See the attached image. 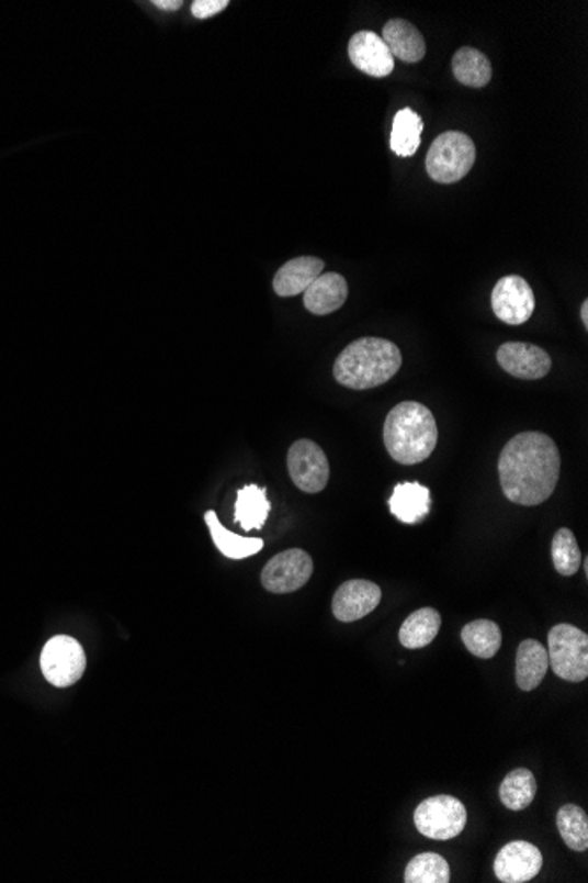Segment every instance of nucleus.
Returning a JSON list of instances; mask_svg holds the SVG:
<instances>
[{
	"label": "nucleus",
	"instance_id": "f257e3e1",
	"mask_svg": "<svg viewBox=\"0 0 588 883\" xmlns=\"http://www.w3.org/2000/svg\"><path fill=\"white\" fill-rule=\"evenodd\" d=\"M500 487L511 503L535 506L550 500L561 478V451L543 433H520L499 457Z\"/></svg>",
	"mask_w": 588,
	"mask_h": 883
},
{
	"label": "nucleus",
	"instance_id": "f03ea898",
	"mask_svg": "<svg viewBox=\"0 0 588 883\" xmlns=\"http://www.w3.org/2000/svg\"><path fill=\"white\" fill-rule=\"evenodd\" d=\"M397 344L380 337H363L349 344L335 360L333 376L346 389L369 390L388 383L400 371Z\"/></svg>",
	"mask_w": 588,
	"mask_h": 883
},
{
	"label": "nucleus",
	"instance_id": "7ed1b4c3",
	"mask_svg": "<svg viewBox=\"0 0 588 883\" xmlns=\"http://www.w3.org/2000/svg\"><path fill=\"white\" fill-rule=\"evenodd\" d=\"M439 439L432 411L421 402H400L384 422V445L398 465L415 466L432 456Z\"/></svg>",
	"mask_w": 588,
	"mask_h": 883
},
{
	"label": "nucleus",
	"instance_id": "20e7f679",
	"mask_svg": "<svg viewBox=\"0 0 588 883\" xmlns=\"http://www.w3.org/2000/svg\"><path fill=\"white\" fill-rule=\"evenodd\" d=\"M476 147L471 136L448 131L433 139L427 154V171L436 182L455 183L473 170Z\"/></svg>",
	"mask_w": 588,
	"mask_h": 883
},
{
	"label": "nucleus",
	"instance_id": "39448f33",
	"mask_svg": "<svg viewBox=\"0 0 588 883\" xmlns=\"http://www.w3.org/2000/svg\"><path fill=\"white\" fill-rule=\"evenodd\" d=\"M549 661L553 672L569 683L588 678V635L573 625H557L549 634Z\"/></svg>",
	"mask_w": 588,
	"mask_h": 883
},
{
	"label": "nucleus",
	"instance_id": "423d86ee",
	"mask_svg": "<svg viewBox=\"0 0 588 883\" xmlns=\"http://www.w3.org/2000/svg\"><path fill=\"white\" fill-rule=\"evenodd\" d=\"M416 829L430 839H451L462 835L467 824V809L453 795H433L416 807Z\"/></svg>",
	"mask_w": 588,
	"mask_h": 883
},
{
	"label": "nucleus",
	"instance_id": "0eeeda50",
	"mask_svg": "<svg viewBox=\"0 0 588 883\" xmlns=\"http://www.w3.org/2000/svg\"><path fill=\"white\" fill-rule=\"evenodd\" d=\"M41 669L54 686H72L86 674V651L75 638L58 635L48 640L41 652Z\"/></svg>",
	"mask_w": 588,
	"mask_h": 883
},
{
	"label": "nucleus",
	"instance_id": "6e6552de",
	"mask_svg": "<svg viewBox=\"0 0 588 883\" xmlns=\"http://www.w3.org/2000/svg\"><path fill=\"white\" fill-rule=\"evenodd\" d=\"M291 480L299 491L317 494L325 491L330 480V462L323 448L310 439L293 443L287 454Z\"/></svg>",
	"mask_w": 588,
	"mask_h": 883
},
{
	"label": "nucleus",
	"instance_id": "1a4fd4ad",
	"mask_svg": "<svg viewBox=\"0 0 588 883\" xmlns=\"http://www.w3.org/2000/svg\"><path fill=\"white\" fill-rule=\"evenodd\" d=\"M313 571V558L305 550H284L268 561L261 573V584L270 593H294L307 584Z\"/></svg>",
	"mask_w": 588,
	"mask_h": 883
},
{
	"label": "nucleus",
	"instance_id": "9d476101",
	"mask_svg": "<svg viewBox=\"0 0 588 883\" xmlns=\"http://www.w3.org/2000/svg\"><path fill=\"white\" fill-rule=\"evenodd\" d=\"M491 309L500 322L523 325L534 314V291L523 277H502L491 291Z\"/></svg>",
	"mask_w": 588,
	"mask_h": 883
},
{
	"label": "nucleus",
	"instance_id": "9b49d317",
	"mask_svg": "<svg viewBox=\"0 0 588 883\" xmlns=\"http://www.w3.org/2000/svg\"><path fill=\"white\" fill-rule=\"evenodd\" d=\"M383 599L381 588L371 580L354 579L343 582L335 593L331 608L342 623L363 619L377 608Z\"/></svg>",
	"mask_w": 588,
	"mask_h": 883
},
{
	"label": "nucleus",
	"instance_id": "f8f14e48",
	"mask_svg": "<svg viewBox=\"0 0 588 883\" xmlns=\"http://www.w3.org/2000/svg\"><path fill=\"white\" fill-rule=\"evenodd\" d=\"M543 868L540 848L529 841H512L497 853L495 876L504 883H525L535 879Z\"/></svg>",
	"mask_w": 588,
	"mask_h": 883
},
{
	"label": "nucleus",
	"instance_id": "ddd939ff",
	"mask_svg": "<svg viewBox=\"0 0 588 883\" xmlns=\"http://www.w3.org/2000/svg\"><path fill=\"white\" fill-rule=\"evenodd\" d=\"M497 361L504 371L518 380L535 381L549 375L552 358L540 346L527 343H506L497 349Z\"/></svg>",
	"mask_w": 588,
	"mask_h": 883
},
{
	"label": "nucleus",
	"instance_id": "4468645a",
	"mask_svg": "<svg viewBox=\"0 0 588 883\" xmlns=\"http://www.w3.org/2000/svg\"><path fill=\"white\" fill-rule=\"evenodd\" d=\"M349 58L352 66L369 77L384 78L395 67V58L380 34L372 31L357 32L349 41Z\"/></svg>",
	"mask_w": 588,
	"mask_h": 883
},
{
	"label": "nucleus",
	"instance_id": "2eb2a0df",
	"mask_svg": "<svg viewBox=\"0 0 588 883\" xmlns=\"http://www.w3.org/2000/svg\"><path fill=\"white\" fill-rule=\"evenodd\" d=\"M348 294L349 286L346 277L337 272L321 273L305 290L304 304L308 313L326 316L339 311L346 304Z\"/></svg>",
	"mask_w": 588,
	"mask_h": 883
},
{
	"label": "nucleus",
	"instance_id": "dca6fc26",
	"mask_svg": "<svg viewBox=\"0 0 588 883\" xmlns=\"http://www.w3.org/2000/svg\"><path fill=\"white\" fill-rule=\"evenodd\" d=\"M325 272V261L314 256L291 259L273 277V290L279 297H296Z\"/></svg>",
	"mask_w": 588,
	"mask_h": 883
},
{
	"label": "nucleus",
	"instance_id": "f3484780",
	"mask_svg": "<svg viewBox=\"0 0 588 883\" xmlns=\"http://www.w3.org/2000/svg\"><path fill=\"white\" fill-rule=\"evenodd\" d=\"M383 41L392 52L393 58L397 57L404 63H419L427 54L425 37L412 23L407 20H389L383 29Z\"/></svg>",
	"mask_w": 588,
	"mask_h": 883
},
{
	"label": "nucleus",
	"instance_id": "a211bd4d",
	"mask_svg": "<svg viewBox=\"0 0 588 883\" xmlns=\"http://www.w3.org/2000/svg\"><path fill=\"white\" fill-rule=\"evenodd\" d=\"M432 506L430 491L421 483H400L395 487L389 510L404 524H419L427 518Z\"/></svg>",
	"mask_w": 588,
	"mask_h": 883
},
{
	"label": "nucleus",
	"instance_id": "6ab92c4d",
	"mask_svg": "<svg viewBox=\"0 0 588 883\" xmlns=\"http://www.w3.org/2000/svg\"><path fill=\"white\" fill-rule=\"evenodd\" d=\"M549 651L543 644L527 638L517 651V684L523 692H532L543 683L549 672Z\"/></svg>",
	"mask_w": 588,
	"mask_h": 883
},
{
	"label": "nucleus",
	"instance_id": "aec40b11",
	"mask_svg": "<svg viewBox=\"0 0 588 883\" xmlns=\"http://www.w3.org/2000/svg\"><path fill=\"white\" fill-rule=\"evenodd\" d=\"M441 623V614L436 608H419L404 621L398 640L407 649H423L436 640Z\"/></svg>",
	"mask_w": 588,
	"mask_h": 883
},
{
	"label": "nucleus",
	"instance_id": "412c9836",
	"mask_svg": "<svg viewBox=\"0 0 588 883\" xmlns=\"http://www.w3.org/2000/svg\"><path fill=\"white\" fill-rule=\"evenodd\" d=\"M205 523L208 526L210 535L214 540L215 547L229 559H246L263 550L264 541L261 538H244L228 532L217 518V513H205Z\"/></svg>",
	"mask_w": 588,
	"mask_h": 883
},
{
	"label": "nucleus",
	"instance_id": "4be33fe9",
	"mask_svg": "<svg viewBox=\"0 0 588 883\" xmlns=\"http://www.w3.org/2000/svg\"><path fill=\"white\" fill-rule=\"evenodd\" d=\"M453 75L462 86L471 89H483L491 80V64L479 49L464 46L453 57Z\"/></svg>",
	"mask_w": 588,
	"mask_h": 883
},
{
	"label": "nucleus",
	"instance_id": "5701e85b",
	"mask_svg": "<svg viewBox=\"0 0 588 883\" xmlns=\"http://www.w3.org/2000/svg\"><path fill=\"white\" fill-rule=\"evenodd\" d=\"M272 504L267 500V489L258 485H247L238 491L237 504H235V521L240 524L246 532L261 529L267 523Z\"/></svg>",
	"mask_w": 588,
	"mask_h": 883
},
{
	"label": "nucleus",
	"instance_id": "b1692460",
	"mask_svg": "<svg viewBox=\"0 0 588 883\" xmlns=\"http://www.w3.org/2000/svg\"><path fill=\"white\" fill-rule=\"evenodd\" d=\"M421 133H423V119L415 110L402 108L393 119V153L400 157L415 156L421 143Z\"/></svg>",
	"mask_w": 588,
	"mask_h": 883
},
{
	"label": "nucleus",
	"instance_id": "393cba45",
	"mask_svg": "<svg viewBox=\"0 0 588 883\" xmlns=\"http://www.w3.org/2000/svg\"><path fill=\"white\" fill-rule=\"evenodd\" d=\"M462 640L474 656L482 660H490L502 646V631L494 621L477 619L464 626Z\"/></svg>",
	"mask_w": 588,
	"mask_h": 883
},
{
	"label": "nucleus",
	"instance_id": "a878e982",
	"mask_svg": "<svg viewBox=\"0 0 588 883\" xmlns=\"http://www.w3.org/2000/svg\"><path fill=\"white\" fill-rule=\"evenodd\" d=\"M538 792L535 776L529 769H514L504 778L499 789V797L504 806L511 812H522L531 806Z\"/></svg>",
	"mask_w": 588,
	"mask_h": 883
},
{
	"label": "nucleus",
	"instance_id": "bb28decb",
	"mask_svg": "<svg viewBox=\"0 0 588 883\" xmlns=\"http://www.w3.org/2000/svg\"><path fill=\"white\" fill-rule=\"evenodd\" d=\"M557 827L564 843L575 850L585 852L588 848V817L581 807L575 804L562 806L557 813Z\"/></svg>",
	"mask_w": 588,
	"mask_h": 883
},
{
	"label": "nucleus",
	"instance_id": "cd10ccee",
	"mask_svg": "<svg viewBox=\"0 0 588 883\" xmlns=\"http://www.w3.org/2000/svg\"><path fill=\"white\" fill-rule=\"evenodd\" d=\"M451 880L450 864L439 853H419L407 864L406 883H448Z\"/></svg>",
	"mask_w": 588,
	"mask_h": 883
},
{
	"label": "nucleus",
	"instance_id": "c85d7f7f",
	"mask_svg": "<svg viewBox=\"0 0 588 883\" xmlns=\"http://www.w3.org/2000/svg\"><path fill=\"white\" fill-rule=\"evenodd\" d=\"M552 559L555 570L564 577L575 575L581 565V552L575 533L562 527L552 541Z\"/></svg>",
	"mask_w": 588,
	"mask_h": 883
},
{
	"label": "nucleus",
	"instance_id": "c756f323",
	"mask_svg": "<svg viewBox=\"0 0 588 883\" xmlns=\"http://www.w3.org/2000/svg\"><path fill=\"white\" fill-rule=\"evenodd\" d=\"M228 5V0H196V2H192V14L197 20H206L226 10Z\"/></svg>",
	"mask_w": 588,
	"mask_h": 883
},
{
	"label": "nucleus",
	"instance_id": "7c9ffc66",
	"mask_svg": "<svg viewBox=\"0 0 588 883\" xmlns=\"http://www.w3.org/2000/svg\"><path fill=\"white\" fill-rule=\"evenodd\" d=\"M154 4H156V8H159V10L177 11L180 10L182 2H180V0H157Z\"/></svg>",
	"mask_w": 588,
	"mask_h": 883
},
{
	"label": "nucleus",
	"instance_id": "2f4dec72",
	"mask_svg": "<svg viewBox=\"0 0 588 883\" xmlns=\"http://www.w3.org/2000/svg\"><path fill=\"white\" fill-rule=\"evenodd\" d=\"M579 314H581V322H584L585 328H588V300H585L584 304H581Z\"/></svg>",
	"mask_w": 588,
	"mask_h": 883
}]
</instances>
